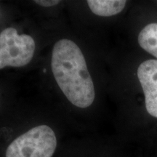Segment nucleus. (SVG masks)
Returning <instances> with one entry per match:
<instances>
[{
  "label": "nucleus",
  "mask_w": 157,
  "mask_h": 157,
  "mask_svg": "<svg viewBox=\"0 0 157 157\" xmlns=\"http://www.w3.org/2000/svg\"><path fill=\"white\" fill-rule=\"evenodd\" d=\"M34 2L38 4L39 5L42 6V7H49L58 5V3L60 2V1H58V0H36L34 1Z\"/></svg>",
  "instance_id": "0eeeda50"
},
{
  "label": "nucleus",
  "mask_w": 157,
  "mask_h": 157,
  "mask_svg": "<svg viewBox=\"0 0 157 157\" xmlns=\"http://www.w3.org/2000/svg\"><path fill=\"white\" fill-rule=\"evenodd\" d=\"M56 147L52 129L39 125L15 139L7 147L6 157H52Z\"/></svg>",
  "instance_id": "f03ea898"
},
{
  "label": "nucleus",
  "mask_w": 157,
  "mask_h": 157,
  "mask_svg": "<svg viewBox=\"0 0 157 157\" xmlns=\"http://www.w3.org/2000/svg\"><path fill=\"white\" fill-rule=\"evenodd\" d=\"M35 48L32 36L19 35L13 27L5 29L0 33V69L26 66L34 57Z\"/></svg>",
  "instance_id": "7ed1b4c3"
},
{
  "label": "nucleus",
  "mask_w": 157,
  "mask_h": 157,
  "mask_svg": "<svg viewBox=\"0 0 157 157\" xmlns=\"http://www.w3.org/2000/svg\"><path fill=\"white\" fill-rule=\"evenodd\" d=\"M87 5L94 14L110 17L121 13L124 8L125 0H88Z\"/></svg>",
  "instance_id": "39448f33"
},
{
  "label": "nucleus",
  "mask_w": 157,
  "mask_h": 157,
  "mask_svg": "<svg viewBox=\"0 0 157 157\" xmlns=\"http://www.w3.org/2000/svg\"><path fill=\"white\" fill-rule=\"evenodd\" d=\"M51 67L55 79L67 99L85 109L95 100V87L82 50L73 41L62 39L55 44Z\"/></svg>",
  "instance_id": "f257e3e1"
},
{
  "label": "nucleus",
  "mask_w": 157,
  "mask_h": 157,
  "mask_svg": "<svg viewBox=\"0 0 157 157\" xmlns=\"http://www.w3.org/2000/svg\"><path fill=\"white\" fill-rule=\"evenodd\" d=\"M137 77L145 95L147 111L157 118V60L143 62L137 68Z\"/></svg>",
  "instance_id": "20e7f679"
},
{
  "label": "nucleus",
  "mask_w": 157,
  "mask_h": 157,
  "mask_svg": "<svg viewBox=\"0 0 157 157\" xmlns=\"http://www.w3.org/2000/svg\"><path fill=\"white\" fill-rule=\"evenodd\" d=\"M138 43L143 50L157 58V23H150L141 30Z\"/></svg>",
  "instance_id": "423d86ee"
}]
</instances>
